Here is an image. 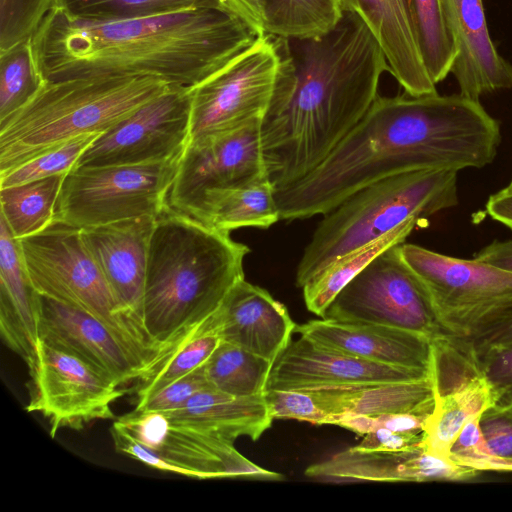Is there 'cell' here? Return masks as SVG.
Returning <instances> with one entry per match:
<instances>
[{
  "label": "cell",
  "instance_id": "cell-1",
  "mask_svg": "<svg viewBox=\"0 0 512 512\" xmlns=\"http://www.w3.org/2000/svg\"><path fill=\"white\" fill-rule=\"evenodd\" d=\"M500 141L499 122L460 93L378 95L318 167L275 190L280 220L326 214L354 192L400 173L482 168L493 162Z\"/></svg>",
  "mask_w": 512,
  "mask_h": 512
},
{
  "label": "cell",
  "instance_id": "cell-2",
  "mask_svg": "<svg viewBox=\"0 0 512 512\" xmlns=\"http://www.w3.org/2000/svg\"><path fill=\"white\" fill-rule=\"evenodd\" d=\"M273 37L279 68L260 136L276 190L328 157L373 104L389 67L367 25L351 12L318 37Z\"/></svg>",
  "mask_w": 512,
  "mask_h": 512
},
{
  "label": "cell",
  "instance_id": "cell-3",
  "mask_svg": "<svg viewBox=\"0 0 512 512\" xmlns=\"http://www.w3.org/2000/svg\"><path fill=\"white\" fill-rule=\"evenodd\" d=\"M258 37L223 5L104 21L77 19L55 6L32 43L45 81L145 76L190 88Z\"/></svg>",
  "mask_w": 512,
  "mask_h": 512
},
{
  "label": "cell",
  "instance_id": "cell-4",
  "mask_svg": "<svg viewBox=\"0 0 512 512\" xmlns=\"http://www.w3.org/2000/svg\"><path fill=\"white\" fill-rule=\"evenodd\" d=\"M250 249L168 205L151 234L143 295V322L162 349L220 306L244 276Z\"/></svg>",
  "mask_w": 512,
  "mask_h": 512
},
{
  "label": "cell",
  "instance_id": "cell-5",
  "mask_svg": "<svg viewBox=\"0 0 512 512\" xmlns=\"http://www.w3.org/2000/svg\"><path fill=\"white\" fill-rule=\"evenodd\" d=\"M172 86L145 76L46 81L0 122V175L70 139L106 131Z\"/></svg>",
  "mask_w": 512,
  "mask_h": 512
},
{
  "label": "cell",
  "instance_id": "cell-6",
  "mask_svg": "<svg viewBox=\"0 0 512 512\" xmlns=\"http://www.w3.org/2000/svg\"><path fill=\"white\" fill-rule=\"evenodd\" d=\"M457 173L446 169L409 171L348 196L318 224L297 266L296 285L302 288L346 253L456 206Z\"/></svg>",
  "mask_w": 512,
  "mask_h": 512
},
{
  "label": "cell",
  "instance_id": "cell-7",
  "mask_svg": "<svg viewBox=\"0 0 512 512\" xmlns=\"http://www.w3.org/2000/svg\"><path fill=\"white\" fill-rule=\"evenodd\" d=\"M18 243L29 279L38 294L99 320L144 371L153 364L162 347L122 311L86 247L80 228L54 221L44 230L18 239Z\"/></svg>",
  "mask_w": 512,
  "mask_h": 512
},
{
  "label": "cell",
  "instance_id": "cell-8",
  "mask_svg": "<svg viewBox=\"0 0 512 512\" xmlns=\"http://www.w3.org/2000/svg\"><path fill=\"white\" fill-rule=\"evenodd\" d=\"M181 156L144 164L74 167L64 176L54 221L81 229L142 216L157 218L169 205Z\"/></svg>",
  "mask_w": 512,
  "mask_h": 512
},
{
  "label": "cell",
  "instance_id": "cell-9",
  "mask_svg": "<svg viewBox=\"0 0 512 512\" xmlns=\"http://www.w3.org/2000/svg\"><path fill=\"white\" fill-rule=\"evenodd\" d=\"M399 252L422 282L445 334L469 337L512 309L511 272L404 242Z\"/></svg>",
  "mask_w": 512,
  "mask_h": 512
},
{
  "label": "cell",
  "instance_id": "cell-10",
  "mask_svg": "<svg viewBox=\"0 0 512 512\" xmlns=\"http://www.w3.org/2000/svg\"><path fill=\"white\" fill-rule=\"evenodd\" d=\"M394 245L377 255L335 297L324 319L365 322L423 335L445 334L417 275Z\"/></svg>",
  "mask_w": 512,
  "mask_h": 512
},
{
  "label": "cell",
  "instance_id": "cell-11",
  "mask_svg": "<svg viewBox=\"0 0 512 512\" xmlns=\"http://www.w3.org/2000/svg\"><path fill=\"white\" fill-rule=\"evenodd\" d=\"M279 54L271 34L254 43L197 85L190 87V140L261 120L271 100Z\"/></svg>",
  "mask_w": 512,
  "mask_h": 512
},
{
  "label": "cell",
  "instance_id": "cell-12",
  "mask_svg": "<svg viewBox=\"0 0 512 512\" xmlns=\"http://www.w3.org/2000/svg\"><path fill=\"white\" fill-rule=\"evenodd\" d=\"M27 366L25 409L48 420L52 438L63 428L80 430L94 421L114 418L112 404L126 393L91 364L42 340Z\"/></svg>",
  "mask_w": 512,
  "mask_h": 512
},
{
  "label": "cell",
  "instance_id": "cell-13",
  "mask_svg": "<svg viewBox=\"0 0 512 512\" xmlns=\"http://www.w3.org/2000/svg\"><path fill=\"white\" fill-rule=\"evenodd\" d=\"M190 116V88L173 85L101 133L76 166L134 165L181 156L190 140Z\"/></svg>",
  "mask_w": 512,
  "mask_h": 512
},
{
  "label": "cell",
  "instance_id": "cell-14",
  "mask_svg": "<svg viewBox=\"0 0 512 512\" xmlns=\"http://www.w3.org/2000/svg\"><path fill=\"white\" fill-rule=\"evenodd\" d=\"M260 124L261 120H255L189 141L179 161L169 205L192 217L206 192L268 179Z\"/></svg>",
  "mask_w": 512,
  "mask_h": 512
},
{
  "label": "cell",
  "instance_id": "cell-15",
  "mask_svg": "<svg viewBox=\"0 0 512 512\" xmlns=\"http://www.w3.org/2000/svg\"><path fill=\"white\" fill-rule=\"evenodd\" d=\"M117 421L139 442L166 461L191 471L196 479L248 478L281 480L242 455L234 442L174 424L163 412L132 411Z\"/></svg>",
  "mask_w": 512,
  "mask_h": 512
},
{
  "label": "cell",
  "instance_id": "cell-16",
  "mask_svg": "<svg viewBox=\"0 0 512 512\" xmlns=\"http://www.w3.org/2000/svg\"><path fill=\"white\" fill-rule=\"evenodd\" d=\"M427 377L428 370L368 361L300 336L291 340L274 361L266 391L318 390Z\"/></svg>",
  "mask_w": 512,
  "mask_h": 512
},
{
  "label": "cell",
  "instance_id": "cell-17",
  "mask_svg": "<svg viewBox=\"0 0 512 512\" xmlns=\"http://www.w3.org/2000/svg\"><path fill=\"white\" fill-rule=\"evenodd\" d=\"M155 222L156 217L142 216L81 228L82 239L118 305L144 329V285Z\"/></svg>",
  "mask_w": 512,
  "mask_h": 512
},
{
  "label": "cell",
  "instance_id": "cell-18",
  "mask_svg": "<svg viewBox=\"0 0 512 512\" xmlns=\"http://www.w3.org/2000/svg\"><path fill=\"white\" fill-rule=\"evenodd\" d=\"M39 332L45 343L70 352L120 386L138 380L144 369L99 320L39 294Z\"/></svg>",
  "mask_w": 512,
  "mask_h": 512
},
{
  "label": "cell",
  "instance_id": "cell-19",
  "mask_svg": "<svg viewBox=\"0 0 512 512\" xmlns=\"http://www.w3.org/2000/svg\"><path fill=\"white\" fill-rule=\"evenodd\" d=\"M479 471L433 455L423 445L400 451L347 448L313 464L305 475L322 481L429 482L467 481Z\"/></svg>",
  "mask_w": 512,
  "mask_h": 512
},
{
  "label": "cell",
  "instance_id": "cell-20",
  "mask_svg": "<svg viewBox=\"0 0 512 512\" xmlns=\"http://www.w3.org/2000/svg\"><path fill=\"white\" fill-rule=\"evenodd\" d=\"M443 6L456 49L451 73L459 93L479 101L486 93L512 89V65L492 41L483 0H443Z\"/></svg>",
  "mask_w": 512,
  "mask_h": 512
},
{
  "label": "cell",
  "instance_id": "cell-21",
  "mask_svg": "<svg viewBox=\"0 0 512 512\" xmlns=\"http://www.w3.org/2000/svg\"><path fill=\"white\" fill-rule=\"evenodd\" d=\"M211 319L222 341L272 363L292 340L296 327L285 305L245 278L229 290Z\"/></svg>",
  "mask_w": 512,
  "mask_h": 512
},
{
  "label": "cell",
  "instance_id": "cell-22",
  "mask_svg": "<svg viewBox=\"0 0 512 512\" xmlns=\"http://www.w3.org/2000/svg\"><path fill=\"white\" fill-rule=\"evenodd\" d=\"M294 332L322 347L368 361L429 371L431 340L414 332L324 318L296 325Z\"/></svg>",
  "mask_w": 512,
  "mask_h": 512
},
{
  "label": "cell",
  "instance_id": "cell-23",
  "mask_svg": "<svg viewBox=\"0 0 512 512\" xmlns=\"http://www.w3.org/2000/svg\"><path fill=\"white\" fill-rule=\"evenodd\" d=\"M344 12L357 15L379 43L389 72L412 96L436 93L422 61L407 0H339Z\"/></svg>",
  "mask_w": 512,
  "mask_h": 512
},
{
  "label": "cell",
  "instance_id": "cell-24",
  "mask_svg": "<svg viewBox=\"0 0 512 512\" xmlns=\"http://www.w3.org/2000/svg\"><path fill=\"white\" fill-rule=\"evenodd\" d=\"M0 330L7 346L28 364L41 341L39 294L29 279L18 240L1 217Z\"/></svg>",
  "mask_w": 512,
  "mask_h": 512
},
{
  "label": "cell",
  "instance_id": "cell-25",
  "mask_svg": "<svg viewBox=\"0 0 512 512\" xmlns=\"http://www.w3.org/2000/svg\"><path fill=\"white\" fill-rule=\"evenodd\" d=\"M163 413L174 424L232 442L243 436L257 440L273 421L264 394L235 396L215 388L200 391L182 406Z\"/></svg>",
  "mask_w": 512,
  "mask_h": 512
},
{
  "label": "cell",
  "instance_id": "cell-26",
  "mask_svg": "<svg viewBox=\"0 0 512 512\" xmlns=\"http://www.w3.org/2000/svg\"><path fill=\"white\" fill-rule=\"evenodd\" d=\"M307 391L328 417L340 414L371 416L389 413L430 414L434 407V392L430 377L413 381Z\"/></svg>",
  "mask_w": 512,
  "mask_h": 512
},
{
  "label": "cell",
  "instance_id": "cell-27",
  "mask_svg": "<svg viewBox=\"0 0 512 512\" xmlns=\"http://www.w3.org/2000/svg\"><path fill=\"white\" fill-rule=\"evenodd\" d=\"M192 217L228 233L243 227L269 228L280 220L275 189L268 179L208 191Z\"/></svg>",
  "mask_w": 512,
  "mask_h": 512
},
{
  "label": "cell",
  "instance_id": "cell-28",
  "mask_svg": "<svg viewBox=\"0 0 512 512\" xmlns=\"http://www.w3.org/2000/svg\"><path fill=\"white\" fill-rule=\"evenodd\" d=\"M497 400L482 376L454 393L434 397V407L423 427L422 445L429 453L450 458V449L462 428Z\"/></svg>",
  "mask_w": 512,
  "mask_h": 512
},
{
  "label": "cell",
  "instance_id": "cell-29",
  "mask_svg": "<svg viewBox=\"0 0 512 512\" xmlns=\"http://www.w3.org/2000/svg\"><path fill=\"white\" fill-rule=\"evenodd\" d=\"M221 341L211 315L185 329L163 347L153 364L138 378L137 397L202 367Z\"/></svg>",
  "mask_w": 512,
  "mask_h": 512
},
{
  "label": "cell",
  "instance_id": "cell-30",
  "mask_svg": "<svg viewBox=\"0 0 512 512\" xmlns=\"http://www.w3.org/2000/svg\"><path fill=\"white\" fill-rule=\"evenodd\" d=\"M415 226H401L330 263L302 287L307 309L322 318L338 293L360 271L384 250L402 244Z\"/></svg>",
  "mask_w": 512,
  "mask_h": 512
},
{
  "label": "cell",
  "instance_id": "cell-31",
  "mask_svg": "<svg viewBox=\"0 0 512 512\" xmlns=\"http://www.w3.org/2000/svg\"><path fill=\"white\" fill-rule=\"evenodd\" d=\"M64 176L0 188V217L17 240L34 235L54 222Z\"/></svg>",
  "mask_w": 512,
  "mask_h": 512
},
{
  "label": "cell",
  "instance_id": "cell-32",
  "mask_svg": "<svg viewBox=\"0 0 512 512\" xmlns=\"http://www.w3.org/2000/svg\"><path fill=\"white\" fill-rule=\"evenodd\" d=\"M272 366L271 361L224 341L204 364L212 386L235 396L263 395Z\"/></svg>",
  "mask_w": 512,
  "mask_h": 512
},
{
  "label": "cell",
  "instance_id": "cell-33",
  "mask_svg": "<svg viewBox=\"0 0 512 512\" xmlns=\"http://www.w3.org/2000/svg\"><path fill=\"white\" fill-rule=\"evenodd\" d=\"M407 3L422 61L437 85L451 73L456 57L443 0H407Z\"/></svg>",
  "mask_w": 512,
  "mask_h": 512
},
{
  "label": "cell",
  "instance_id": "cell-34",
  "mask_svg": "<svg viewBox=\"0 0 512 512\" xmlns=\"http://www.w3.org/2000/svg\"><path fill=\"white\" fill-rule=\"evenodd\" d=\"M339 0H269L265 34L305 39L324 35L342 19Z\"/></svg>",
  "mask_w": 512,
  "mask_h": 512
},
{
  "label": "cell",
  "instance_id": "cell-35",
  "mask_svg": "<svg viewBox=\"0 0 512 512\" xmlns=\"http://www.w3.org/2000/svg\"><path fill=\"white\" fill-rule=\"evenodd\" d=\"M32 38L0 52V122L28 103L46 82L37 66Z\"/></svg>",
  "mask_w": 512,
  "mask_h": 512
},
{
  "label": "cell",
  "instance_id": "cell-36",
  "mask_svg": "<svg viewBox=\"0 0 512 512\" xmlns=\"http://www.w3.org/2000/svg\"><path fill=\"white\" fill-rule=\"evenodd\" d=\"M207 5L227 7L222 0H56L55 6L77 19L104 21L149 17Z\"/></svg>",
  "mask_w": 512,
  "mask_h": 512
},
{
  "label": "cell",
  "instance_id": "cell-37",
  "mask_svg": "<svg viewBox=\"0 0 512 512\" xmlns=\"http://www.w3.org/2000/svg\"><path fill=\"white\" fill-rule=\"evenodd\" d=\"M100 134L88 133L70 139L1 174L0 188L55 175H66L77 165L81 155Z\"/></svg>",
  "mask_w": 512,
  "mask_h": 512
},
{
  "label": "cell",
  "instance_id": "cell-38",
  "mask_svg": "<svg viewBox=\"0 0 512 512\" xmlns=\"http://www.w3.org/2000/svg\"><path fill=\"white\" fill-rule=\"evenodd\" d=\"M56 0H0V52L32 38Z\"/></svg>",
  "mask_w": 512,
  "mask_h": 512
},
{
  "label": "cell",
  "instance_id": "cell-39",
  "mask_svg": "<svg viewBox=\"0 0 512 512\" xmlns=\"http://www.w3.org/2000/svg\"><path fill=\"white\" fill-rule=\"evenodd\" d=\"M480 416L468 421L450 449V459L459 465L482 471L512 472V459L495 454L479 426Z\"/></svg>",
  "mask_w": 512,
  "mask_h": 512
},
{
  "label": "cell",
  "instance_id": "cell-40",
  "mask_svg": "<svg viewBox=\"0 0 512 512\" xmlns=\"http://www.w3.org/2000/svg\"><path fill=\"white\" fill-rule=\"evenodd\" d=\"M214 388L207 378L204 365L167 385L137 397L136 411L167 412L185 404L200 391Z\"/></svg>",
  "mask_w": 512,
  "mask_h": 512
},
{
  "label": "cell",
  "instance_id": "cell-41",
  "mask_svg": "<svg viewBox=\"0 0 512 512\" xmlns=\"http://www.w3.org/2000/svg\"><path fill=\"white\" fill-rule=\"evenodd\" d=\"M429 415L417 413H389L373 416L340 414L329 416L326 424L341 426L361 436L380 428L421 433Z\"/></svg>",
  "mask_w": 512,
  "mask_h": 512
},
{
  "label": "cell",
  "instance_id": "cell-42",
  "mask_svg": "<svg viewBox=\"0 0 512 512\" xmlns=\"http://www.w3.org/2000/svg\"><path fill=\"white\" fill-rule=\"evenodd\" d=\"M264 398L273 419H295L316 425L326 424L328 416L307 390H267Z\"/></svg>",
  "mask_w": 512,
  "mask_h": 512
},
{
  "label": "cell",
  "instance_id": "cell-43",
  "mask_svg": "<svg viewBox=\"0 0 512 512\" xmlns=\"http://www.w3.org/2000/svg\"><path fill=\"white\" fill-rule=\"evenodd\" d=\"M479 426L490 449L512 459V392L499 396L481 414Z\"/></svg>",
  "mask_w": 512,
  "mask_h": 512
},
{
  "label": "cell",
  "instance_id": "cell-44",
  "mask_svg": "<svg viewBox=\"0 0 512 512\" xmlns=\"http://www.w3.org/2000/svg\"><path fill=\"white\" fill-rule=\"evenodd\" d=\"M478 356L482 372L497 398L512 392V342L489 346Z\"/></svg>",
  "mask_w": 512,
  "mask_h": 512
},
{
  "label": "cell",
  "instance_id": "cell-45",
  "mask_svg": "<svg viewBox=\"0 0 512 512\" xmlns=\"http://www.w3.org/2000/svg\"><path fill=\"white\" fill-rule=\"evenodd\" d=\"M110 431L114 446L118 452L140 461L149 467L194 478L191 471L166 461L157 454V452L139 442L117 420L113 423Z\"/></svg>",
  "mask_w": 512,
  "mask_h": 512
},
{
  "label": "cell",
  "instance_id": "cell-46",
  "mask_svg": "<svg viewBox=\"0 0 512 512\" xmlns=\"http://www.w3.org/2000/svg\"><path fill=\"white\" fill-rule=\"evenodd\" d=\"M423 432H401L386 428L371 431L362 441L353 446L363 451H400L422 445Z\"/></svg>",
  "mask_w": 512,
  "mask_h": 512
},
{
  "label": "cell",
  "instance_id": "cell-47",
  "mask_svg": "<svg viewBox=\"0 0 512 512\" xmlns=\"http://www.w3.org/2000/svg\"><path fill=\"white\" fill-rule=\"evenodd\" d=\"M461 338L465 339L477 354L489 346L512 342V309L481 327L473 335Z\"/></svg>",
  "mask_w": 512,
  "mask_h": 512
},
{
  "label": "cell",
  "instance_id": "cell-48",
  "mask_svg": "<svg viewBox=\"0 0 512 512\" xmlns=\"http://www.w3.org/2000/svg\"><path fill=\"white\" fill-rule=\"evenodd\" d=\"M222 2L259 36L265 34L269 0H222Z\"/></svg>",
  "mask_w": 512,
  "mask_h": 512
},
{
  "label": "cell",
  "instance_id": "cell-49",
  "mask_svg": "<svg viewBox=\"0 0 512 512\" xmlns=\"http://www.w3.org/2000/svg\"><path fill=\"white\" fill-rule=\"evenodd\" d=\"M474 258L512 273V239L494 240L477 252Z\"/></svg>",
  "mask_w": 512,
  "mask_h": 512
},
{
  "label": "cell",
  "instance_id": "cell-50",
  "mask_svg": "<svg viewBox=\"0 0 512 512\" xmlns=\"http://www.w3.org/2000/svg\"><path fill=\"white\" fill-rule=\"evenodd\" d=\"M486 213L512 230V183L492 194L486 202Z\"/></svg>",
  "mask_w": 512,
  "mask_h": 512
},
{
  "label": "cell",
  "instance_id": "cell-51",
  "mask_svg": "<svg viewBox=\"0 0 512 512\" xmlns=\"http://www.w3.org/2000/svg\"><path fill=\"white\" fill-rule=\"evenodd\" d=\"M511 183H512V181H511Z\"/></svg>",
  "mask_w": 512,
  "mask_h": 512
}]
</instances>
